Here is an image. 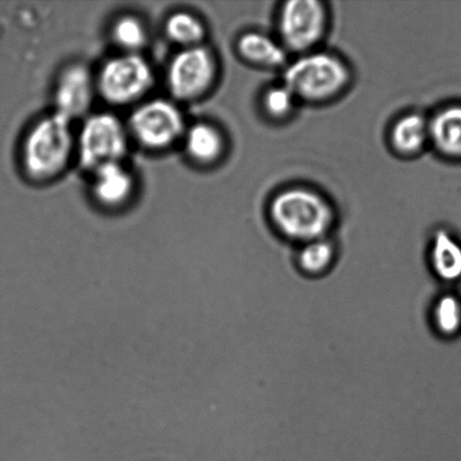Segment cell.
<instances>
[{"mask_svg":"<svg viewBox=\"0 0 461 461\" xmlns=\"http://www.w3.org/2000/svg\"><path fill=\"white\" fill-rule=\"evenodd\" d=\"M77 149L70 122L56 114L36 122L22 144L21 160L27 177L48 182L69 165Z\"/></svg>","mask_w":461,"mask_h":461,"instance_id":"cell-1","label":"cell"},{"mask_svg":"<svg viewBox=\"0 0 461 461\" xmlns=\"http://www.w3.org/2000/svg\"><path fill=\"white\" fill-rule=\"evenodd\" d=\"M270 216L280 233L302 243L324 238L334 221L331 205L305 188L279 193L271 203Z\"/></svg>","mask_w":461,"mask_h":461,"instance_id":"cell-2","label":"cell"},{"mask_svg":"<svg viewBox=\"0 0 461 461\" xmlns=\"http://www.w3.org/2000/svg\"><path fill=\"white\" fill-rule=\"evenodd\" d=\"M349 81L345 63L329 53H309L289 65L284 75L297 99L322 102L341 93Z\"/></svg>","mask_w":461,"mask_h":461,"instance_id":"cell-3","label":"cell"},{"mask_svg":"<svg viewBox=\"0 0 461 461\" xmlns=\"http://www.w3.org/2000/svg\"><path fill=\"white\" fill-rule=\"evenodd\" d=\"M155 84L150 63L139 53H123L110 59L96 78L101 96L113 105H129L149 93Z\"/></svg>","mask_w":461,"mask_h":461,"instance_id":"cell-4","label":"cell"},{"mask_svg":"<svg viewBox=\"0 0 461 461\" xmlns=\"http://www.w3.org/2000/svg\"><path fill=\"white\" fill-rule=\"evenodd\" d=\"M129 147V130L119 117L98 113L84 122L77 140L81 166L90 171L113 162H121Z\"/></svg>","mask_w":461,"mask_h":461,"instance_id":"cell-5","label":"cell"},{"mask_svg":"<svg viewBox=\"0 0 461 461\" xmlns=\"http://www.w3.org/2000/svg\"><path fill=\"white\" fill-rule=\"evenodd\" d=\"M185 132L182 111L166 99L143 103L130 117L129 133L148 150H166L183 139Z\"/></svg>","mask_w":461,"mask_h":461,"instance_id":"cell-6","label":"cell"},{"mask_svg":"<svg viewBox=\"0 0 461 461\" xmlns=\"http://www.w3.org/2000/svg\"><path fill=\"white\" fill-rule=\"evenodd\" d=\"M218 63L204 45L183 49L171 59L167 71L169 92L179 101L191 102L204 96L214 85Z\"/></svg>","mask_w":461,"mask_h":461,"instance_id":"cell-7","label":"cell"},{"mask_svg":"<svg viewBox=\"0 0 461 461\" xmlns=\"http://www.w3.org/2000/svg\"><path fill=\"white\" fill-rule=\"evenodd\" d=\"M327 30V13L316 0H291L284 5L279 32L292 51L305 52L319 43Z\"/></svg>","mask_w":461,"mask_h":461,"instance_id":"cell-8","label":"cell"},{"mask_svg":"<svg viewBox=\"0 0 461 461\" xmlns=\"http://www.w3.org/2000/svg\"><path fill=\"white\" fill-rule=\"evenodd\" d=\"M96 79L88 68L76 63L59 76L54 90L56 114L69 122L87 114L96 92Z\"/></svg>","mask_w":461,"mask_h":461,"instance_id":"cell-9","label":"cell"},{"mask_svg":"<svg viewBox=\"0 0 461 461\" xmlns=\"http://www.w3.org/2000/svg\"><path fill=\"white\" fill-rule=\"evenodd\" d=\"M93 174V194L99 204L116 209L132 197L134 179L121 162L99 167Z\"/></svg>","mask_w":461,"mask_h":461,"instance_id":"cell-10","label":"cell"},{"mask_svg":"<svg viewBox=\"0 0 461 461\" xmlns=\"http://www.w3.org/2000/svg\"><path fill=\"white\" fill-rule=\"evenodd\" d=\"M183 139L188 157L198 165L214 164L223 155V135L214 125L203 122L194 124Z\"/></svg>","mask_w":461,"mask_h":461,"instance_id":"cell-11","label":"cell"},{"mask_svg":"<svg viewBox=\"0 0 461 461\" xmlns=\"http://www.w3.org/2000/svg\"><path fill=\"white\" fill-rule=\"evenodd\" d=\"M430 125V140L442 155L461 157V106L438 113Z\"/></svg>","mask_w":461,"mask_h":461,"instance_id":"cell-12","label":"cell"},{"mask_svg":"<svg viewBox=\"0 0 461 461\" xmlns=\"http://www.w3.org/2000/svg\"><path fill=\"white\" fill-rule=\"evenodd\" d=\"M238 51L247 61L266 67L284 66L287 53L282 45L261 33H247L238 41Z\"/></svg>","mask_w":461,"mask_h":461,"instance_id":"cell-13","label":"cell"},{"mask_svg":"<svg viewBox=\"0 0 461 461\" xmlns=\"http://www.w3.org/2000/svg\"><path fill=\"white\" fill-rule=\"evenodd\" d=\"M392 143L402 155H415L430 140V125L423 116L410 114L396 122L392 130Z\"/></svg>","mask_w":461,"mask_h":461,"instance_id":"cell-14","label":"cell"},{"mask_svg":"<svg viewBox=\"0 0 461 461\" xmlns=\"http://www.w3.org/2000/svg\"><path fill=\"white\" fill-rule=\"evenodd\" d=\"M431 262L440 279L454 282L461 278V246L444 230H438L433 240Z\"/></svg>","mask_w":461,"mask_h":461,"instance_id":"cell-15","label":"cell"},{"mask_svg":"<svg viewBox=\"0 0 461 461\" xmlns=\"http://www.w3.org/2000/svg\"><path fill=\"white\" fill-rule=\"evenodd\" d=\"M165 30L169 40L183 49L202 45L206 34L205 26L200 18L188 12L171 14L166 22Z\"/></svg>","mask_w":461,"mask_h":461,"instance_id":"cell-16","label":"cell"},{"mask_svg":"<svg viewBox=\"0 0 461 461\" xmlns=\"http://www.w3.org/2000/svg\"><path fill=\"white\" fill-rule=\"evenodd\" d=\"M336 251L329 240L325 238L304 243L298 253L300 269L310 276H320L331 268Z\"/></svg>","mask_w":461,"mask_h":461,"instance_id":"cell-17","label":"cell"},{"mask_svg":"<svg viewBox=\"0 0 461 461\" xmlns=\"http://www.w3.org/2000/svg\"><path fill=\"white\" fill-rule=\"evenodd\" d=\"M113 40L125 53H138L147 44L148 33L141 20L125 15L116 20L112 29Z\"/></svg>","mask_w":461,"mask_h":461,"instance_id":"cell-18","label":"cell"},{"mask_svg":"<svg viewBox=\"0 0 461 461\" xmlns=\"http://www.w3.org/2000/svg\"><path fill=\"white\" fill-rule=\"evenodd\" d=\"M433 323L438 331L453 336L461 328V303L457 297L445 295L433 307Z\"/></svg>","mask_w":461,"mask_h":461,"instance_id":"cell-19","label":"cell"},{"mask_svg":"<svg viewBox=\"0 0 461 461\" xmlns=\"http://www.w3.org/2000/svg\"><path fill=\"white\" fill-rule=\"evenodd\" d=\"M297 98L287 86H278L268 90L265 95L264 105L270 116L283 119L295 107Z\"/></svg>","mask_w":461,"mask_h":461,"instance_id":"cell-20","label":"cell"}]
</instances>
